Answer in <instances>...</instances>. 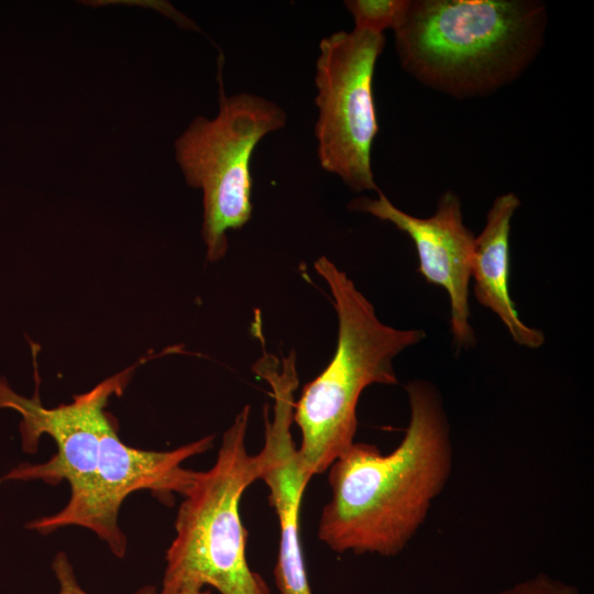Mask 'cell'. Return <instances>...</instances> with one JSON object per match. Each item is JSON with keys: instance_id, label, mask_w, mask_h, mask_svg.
Returning a JSON list of instances; mask_svg holds the SVG:
<instances>
[{"instance_id": "1", "label": "cell", "mask_w": 594, "mask_h": 594, "mask_svg": "<svg viewBox=\"0 0 594 594\" xmlns=\"http://www.w3.org/2000/svg\"><path fill=\"white\" fill-rule=\"evenodd\" d=\"M405 389L410 420L402 442L388 454L353 442L328 469L318 538L334 552L398 554L448 482L452 446L440 393L422 380Z\"/></svg>"}, {"instance_id": "2", "label": "cell", "mask_w": 594, "mask_h": 594, "mask_svg": "<svg viewBox=\"0 0 594 594\" xmlns=\"http://www.w3.org/2000/svg\"><path fill=\"white\" fill-rule=\"evenodd\" d=\"M547 9L536 0H408L394 29L403 68L455 98L514 81L537 57Z\"/></svg>"}, {"instance_id": "3", "label": "cell", "mask_w": 594, "mask_h": 594, "mask_svg": "<svg viewBox=\"0 0 594 594\" xmlns=\"http://www.w3.org/2000/svg\"><path fill=\"white\" fill-rule=\"evenodd\" d=\"M315 270L333 299L338 341L330 363L304 386L294 405L293 421L301 435L298 452L311 479L353 444L362 392L372 384H398L394 358L426 337L424 330L383 323L353 280L327 256L315 262Z\"/></svg>"}, {"instance_id": "4", "label": "cell", "mask_w": 594, "mask_h": 594, "mask_svg": "<svg viewBox=\"0 0 594 594\" xmlns=\"http://www.w3.org/2000/svg\"><path fill=\"white\" fill-rule=\"evenodd\" d=\"M250 406L224 431L212 466L195 472L175 520L160 594L210 586L220 594H272L246 559L240 501L260 480L256 454L246 449Z\"/></svg>"}, {"instance_id": "5", "label": "cell", "mask_w": 594, "mask_h": 594, "mask_svg": "<svg viewBox=\"0 0 594 594\" xmlns=\"http://www.w3.org/2000/svg\"><path fill=\"white\" fill-rule=\"evenodd\" d=\"M219 79L217 117H197L175 142L176 160L187 184L202 191L201 234L210 262L226 255L228 231L251 219L254 148L286 123V114L276 103L249 92L227 96Z\"/></svg>"}, {"instance_id": "6", "label": "cell", "mask_w": 594, "mask_h": 594, "mask_svg": "<svg viewBox=\"0 0 594 594\" xmlns=\"http://www.w3.org/2000/svg\"><path fill=\"white\" fill-rule=\"evenodd\" d=\"M383 34L338 31L323 37L316 62L315 125L321 167L338 175L353 191L376 190L371 166L378 132L373 75L383 51Z\"/></svg>"}, {"instance_id": "7", "label": "cell", "mask_w": 594, "mask_h": 594, "mask_svg": "<svg viewBox=\"0 0 594 594\" xmlns=\"http://www.w3.org/2000/svg\"><path fill=\"white\" fill-rule=\"evenodd\" d=\"M213 444V436L167 451H151L125 444L112 420L103 431L95 471L80 488L70 492L57 513L36 518L28 528L47 535L59 528L78 526L95 532L111 552L121 558L127 537L119 526V512L125 498L138 491H151L163 498L184 496L195 472L183 466Z\"/></svg>"}, {"instance_id": "8", "label": "cell", "mask_w": 594, "mask_h": 594, "mask_svg": "<svg viewBox=\"0 0 594 594\" xmlns=\"http://www.w3.org/2000/svg\"><path fill=\"white\" fill-rule=\"evenodd\" d=\"M31 345L36 380L35 394L32 398L19 395L0 377V408H11L21 415L20 433L25 452H35L43 435L55 441L57 452L46 462L18 465L0 477V483L10 480H41L46 484L57 485L66 481L73 492L84 486L95 471L103 431L113 420L106 410L108 400L122 394L139 363L106 378L89 392L74 396L68 404L46 408L37 392L38 349L34 343Z\"/></svg>"}, {"instance_id": "9", "label": "cell", "mask_w": 594, "mask_h": 594, "mask_svg": "<svg viewBox=\"0 0 594 594\" xmlns=\"http://www.w3.org/2000/svg\"><path fill=\"white\" fill-rule=\"evenodd\" d=\"M252 371L268 384L273 398L272 406L264 408V444L256 455L260 480L268 488L270 504L279 526L275 583L280 594H312L299 524L301 499L311 477L292 436L295 392L299 382L295 352L282 360L264 352Z\"/></svg>"}, {"instance_id": "10", "label": "cell", "mask_w": 594, "mask_h": 594, "mask_svg": "<svg viewBox=\"0 0 594 594\" xmlns=\"http://www.w3.org/2000/svg\"><path fill=\"white\" fill-rule=\"evenodd\" d=\"M377 194L376 199H353L349 209L388 221L413 240L419 257V272L428 283L443 287L449 295L450 324L457 349L473 346L475 337L470 324L469 282L475 237L463 223L459 197L452 191L444 193L435 215L418 218L398 209L381 190Z\"/></svg>"}, {"instance_id": "11", "label": "cell", "mask_w": 594, "mask_h": 594, "mask_svg": "<svg viewBox=\"0 0 594 594\" xmlns=\"http://www.w3.org/2000/svg\"><path fill=\"white\" fill-rule=\"evenodd\" d=\"M519 205L518 197L513 193L494 200L485 227L475 238L471 276L477 301L502 320L517 344L537 349L543 344L544 336L520 320L509 294L510 221Z\"/></svg>"}, {"instance_id": "12", "label": "cell", "mask_w": 594, "mask_h": 594, "mask_svg": "<svg viewBox=\"0 0 594 594\" xmlns=\"http://www.w3.org/2000/svg\"><path fill=\"white\" fill-rule=\"evenodd\" d=\"M344 4L354 20V30L383 34L397 26L408 0H348Z\"/></svg>"}, {"instance_id": "13", "label": "cell", "mask_w": 594, "mask_h": 594, "mask_svg": "<svg viewBox=\"0 0 594 594\" xmlns=\"http://www.w3.org/2000/svg\"><path fill=\"white\" fill-rule=\"evenodd\" d=\"M499 594H579L576 587L540 573L502 591Z\"/></svg>"}, {"instance_id": "14", "label": "cell", "mask_w": 594, "mask_h": 594, "mask_svg": "<svg viewBox=\"0 0 594 594\" xmlns=\"http://www.w3.org/2000/svg\"><path fill=\"white\" fill-rule=\"evenodd\" d=\"M53 572L58 581V594H89L78 583L74 568L64 552L55 556L52 563ZM136 594H160L153 588H143Z\"/></svg>"}, {"instance_id": "15", "label": "cell", "mask_w": 594, "mask_h": 594, "mask_svg": "<svg viewBox=\"0 0 594 594\" xmlns=\"http://www.w3.org/2000/svg\"><path fill=\"white\" fill-rule=\"evenodd\" d=\"M174 594H210V591H207L205 588H186Z\"/></svg>"}]
</instances>
